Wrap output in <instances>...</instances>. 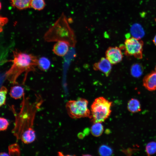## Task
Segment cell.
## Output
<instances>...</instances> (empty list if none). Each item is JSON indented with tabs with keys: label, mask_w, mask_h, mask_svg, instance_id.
<instances>
[{
	"label": "cell",
	"mask_w": 156,
	"mask_h": 156,
	"mask_svg": "<svg viewBox=\"0 0 156 156\" xmlns=\"http://www.w3.org/2000/svg\"><path fill=\"white\" fill-rule=\"evenodd\" d=\"M12 64L5 73V78L13 84H17L18 78L22 73H25L24 82L28 73L35 71L38 59L34 55L23 52L16 49L13 51Z\"/></svg>",
	"instance_id": "obj_1"
},
{
	"label": "cell",
	"mask_w": 156,
	"mask_h": 156,
	"mask_svg": "<svg viewBox=\"0 0 156 156\" xmlns=\"http://www.w3.org/2000/svg\"><path fill=\"white\" fill-rule=\"evenodd\" d=\"M112 102L103 97L96 99L91 106V118L94 123H101L107 118L111 112Z\"/></svg>",
	"instance_id": "obj_2"
},
{
	"label": "cell",
	"mask_w": 156,
	"mask_h": 156,
	"mask_svg": "<svg viewBox=\"0 0 156 156\" xmlns=\"http://www.w3.org/2000/svg\"><path fill=\"white\" fill-rule=\"evenodd\" d=\"M88 101L80 98L76 100H70L66 107L69 116L73 119L88 117L91 118V112L88 107Z\"/></svg>",
	"instance_id": "obj_3"
},
{
	"label": "cell",
	"mask_w": 156,
	"mask_h": 156,
	"mask_svg": "<svg viewBox=\"0 0 156 156\" xmlns=\"http://www.w3.org/2000/svg\"><path fill=\"white\" fill-rule=\"evenodd\" d=\"M144 43L142 41L133 37H127L124 44L122 47L125 50L126 55L133 56L138 59L142 57Z\"/></svg>",
	"instance_id": "obj_4"
},
{
	"label": "cell",
	"mask_w": 156,
	"mask_h": 156,
	"mask_svg": "<svg viewBox=\"0 0 156 156\" xmlns=\"http://www.w3.org/2000/svg\"><path fill=\"white\" fill-rule=\"evenodd\" d=\"M106 58L113 64L120 62L123 56L120 48L117 47H109L105 52Z\"/></svg>",
	"instance_id": "obj_5"
},
{
	"label": "cell",
	"mask_w": 156,
	"mask_h": 156,
	"mask_svg": "<svg viewBox=\"0 0 156 156\" xmlns=\"http://www.w3.org/2000/svg\"><path fill=\"white\" fill-rule=\"evenodd\" d=\"M112 64L106 57H102L94 64L93 68L95 70H99L107 77L111 72Z\"/></svg>",
	"instance_id": "obj_6"
},
{
	"label": "cell",
	"mask_w": 156,
	"mask_h": 156,
	"mask_svg": "<svg viewBox=\"0 0 156 156\" xmlns=\"http://www.w3.org/2000/svg\"><path fill=\"white\" fill-rule=\"evenodd\" d=\"M143 85L147 90H156V72H152L146 75L143 79Z\"/></svg>",
	"instance_id": "obj_7"
},
{
	"label": "cell",
	"mask_w": 156,
	"mask_h": 156,
	"mask_svg": "<svg viewBox=\"0 0 156 156\" xmlns=\"http://www.w3.org/2000/svg\"><path fill=\"white\" fill-rule=\"evenodd\" d=\"M69 46V43L66 41H58L54 44L53 51L56 55L59 56H63L68 52Z\"/></svg>",
	"instance_id": "obj_8"
},
{
	"label": "cell",
	"mask_w": 156,
	"mask_h": 156,
	"mask_svg": "<svg viewBox=\"0 0 156 156\" xmlns=\"http://www.w3.org/2000/svg\"><path fill=\"white\" fill-rule=\"evenodd\" d=\"M130 31L133 37L140 39L145 35V32L141 25L138 23L133 24L131 27Z\"/></svg>",
	"instance_id": "obj_9"
},
{
	"label": "cell",
	"mask_w": 156,
	"mask_h": 156,
	"mask_svg": "<svg viewBox=\"0 0 156 156\" xmlns=\"http://www.w3.org/2000/svg\"><path fill=\"white\" fill-rule=\"evenodd\" d=\"M36 138L35 131L29 127L24 131L21 136L22 141L24 143L29 144L34 142Z\"/></svg>",
	"instance_id": "obj_10"
},
{
	"label": "cell",
	"mask_w": 156,
	"mask_h": 156,
	"mask_svg": "<svg viewBox=\"0 0 156 156\" xmlns=\"http://www.w3.org/2000/svg\"><path fill=\"white\" fill-rule=\"evenodd\" d=\"M11 5L14 8L23 10L30 7L31 0H10Z\"/></svg>",
	"instance_id": "obj_11"
},
{
	"label": "cell",
	"mask_w": 156,
	"mask_h": 156,
	"mask_svg": "<svg viewBox=\"0 0 156 156\" xmlns=\"http://www.w3.org/2000/svg\"><path fill=\"white\" fill-rule=\"evenodd\" d=\"M10 94L11 97L14 99H20L24 95V89L19 86H14L11 87Z\"/></svg>",
	"instance_id": "obj_12"
},
{
	"label": "cell",
	"mask_w": 156,
	"mask_h": 156,
	"mask_svg": "<svg viewBox=\"0 0 156 156\" xmlns=\"http://www.w3.org/2000/svg\"><path fill=\"white\" fill-rule=\"evenodd\" d=\"M127 107L129 112L133 113L139 112L141 110L140 102L135 99H131L128 101Z\"/></svg>",
	"instance_id": "obj_13"
},
{
	"label": "cell",
	"mask_w": 156,
	"mask_h": 156,
	"mask_svg": "<svg viewBox=\"0 0 156 156\" xmlns=\"http://www.w3.org/2000/svg\"><path fill=\"white\" fill-rule=\"evenodd\" d=\"M143 68L141 64L136 63L133 64L130 69L131 75L135 77H139L142 74Z\"/></svg>",
	"instance_id": "obj_14"
},
{
	"label": "cell",
	"mask_w": 156,
	"mask_h": 156,
	"mask_svg": "<svg viewBox=\"0 0 156 156\" xmlns=\"http://www.w3.org/2000/svg\"><path fill=\"white\" fill-rule=\"evenodd\" d=\"M50 65V61L47 57H43L38 59L37 66L40 70L44 71L47 70Z\"/></svg>",
	"instance_id": "obj_15"
},
{
	"label": "cell",
	"mask_w": 156,
	"mask_h": 156,
	"mask_svg": "<svg viewBox=\"0 0 156 156\" xmlns=\"http://www.w3.org/2000/svg\"><path fill=\"white\" fill-rule=\"evenodd\" d=\"M103 131V127L101 122L94 123L91 128V132L92 135L98 137L102 134Z\"/></svg>",
	"instance_id": "obj_16"
},
{
	"label": "cell",
	"mask_w": 156,
	"mask_h": 156,
	"mask_svg": "<svg viewBox=\"0 0 156 156\" xmlns=\"http://www.w3.org/2000/svg\"><path fill=\"white\" fill-rule=\"evenodd\" d=\"M45 6V3L44 0H31L30 7L36 10H42Z\"/></svg>",
	"instance_id": "obj_17"
},
{
	"label": "cell",
	"mask_w": 156,
	"mask_h": 156,
	"mask_svg": "<svg viewBox=\"0 0 156 156\" xmlns=\"http://www.w3.org/2000/svg\"><path fill=\"white\" fill-rule=\"evenodd\" d=\"M146 151L148 155L155 153H156V142L153 141L148 143L146 146Z\"/></svg>",
	"instance_id": "obj_18"
},
{
	"label": "cell",
	"mask_w": 156,
	"mask_h": 156,
	"mask_svg": "<svg viewBox=\"0 0 156 156\" xmlns=\"http://www.w3.org/2000/svg\"><path fill=\"white\" fill-rule=\"evenodd\" d=\"M9 153L10 155H19L20 151L18 145L14 144L10 145L8 147Z\"/></svg>",
	"instance_id": "obj_19"
},
{
	"label": "cell",
	"mask_w": 156,
	"mask_h": 156,
	"mask_svg": "<svg viewBox=\"0 0 156 156\" xmlns=\"http://www.w3.org/2000/svg\"><path fill=\"white\" fill-rule=\"evenodd\" d=\"M8 90L6 87L2 86L0 90V106L1 107L5 104L6 96Z\"/></svg>",
	"instance_id": "obj_20"
},
{
	"label": "cell",
	"mask_w": 156,
	"mask_h": 156,
	"mask_svg": "<svg viewBox=\"0 0 156 156\" xmlns=\"http://www.w3.org/2000/svg\"><path fill=\"white\" fill-rule=\"evenodd\" d=\"M99 152V154L102 156L111 155L112 153L111 148L105 145H103L100 147Z\"/></svg>",
	"instance_id": "obj_21"
},
{
	"label": "cell",
	"mask_w": 156,
	"mask_h": 156,
	"mask_svg": "<svg viewBox=\"0 0 156 156\" xmlns=\"http://www.w3.org/2000/svg\"><path fill=\"white\" fill-rule=\"evenodd\" d=\"M9 125L8 121L5 118L0 117V130L3 131L7 129Z\"/></svg>",
	"instance_id": "obj_22"
},
{
	"label": "cell",
	"mask_w": 156,
	"mask_h": 156,
	"mask_svg": "<svg viewBox=\"0 0 156 156\" xmlns=\"http://www.w3.org/2000/svg\"><path fill=\"white\" fill-rule=\"evenodd\" d=\"M8 21V19L6 18L0 17V24L1 26L4 25Z\"/></svg>",
	"instance_id": "obj_23"
},
{
	"label": "cell",
	"mask_w": 156,
	"mask_h": 156,
	"mask_svg": "<svg viewBox=\"0 0 156 156\" xmlns=\"http://www.w3.org/2000/svg\"><path fill=\"white\" fill-rule=\"evenodd\" d=\"M9 154L5 152H2L0 153V156H9Z\"/></svg>",
	"instance_id": "obj_24"
},
{
	"label": "cell",
	"mask_w": 156,
	"mask_h": 156,
	"mask_svg": "<svg viewBox=\"0 0 156 156\" xmlns=\"http://www.w3.org/2000/svg\"><path fill=\"white\" fill-rule=\"evenodd\" d=\"M153 41L154 44L156 46V35L154 37Z\"/></svg>",
	"instance_id": "obj_25"
},
{
	"label": "cell",
	"mask_w": 156,
	"mask_h": 156,
	"mask_svg": "<svg viewBox=\"0 0 156 156\" xmlns=\"http://www.w3.org/2000/svg\"><path fill=\"white\" fill-rule=\"evenodd\" d=\"M155 71L156 72V65L155 67Z\"/></svg>",
	"instance_id": "obj_26"
},
{
	"label": "cell",
	"mask_w": 156,
	"mask_h": 156,
	"mask_svg": "<svg viewBox=\"0 0 156 156\" xmlns=\"http://www.w3.org/2000/svg\"><path fill=\"white\" fill-rule=\"evenodd\" d=\"M155 21L156 22V18H155Z\"/></svg>",
	"instance_id": "obj_27"
}]
</instances>
